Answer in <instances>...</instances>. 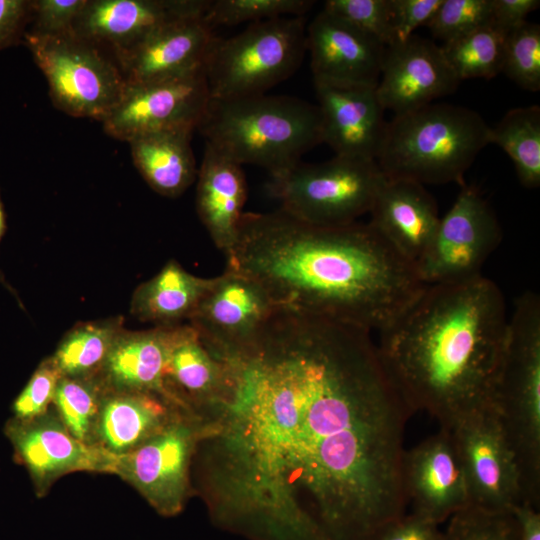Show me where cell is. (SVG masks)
<instances>
[{
    "mask_svg": "<svg viewBox=\"0 0 540 540\" xmlns=\"http://www.w3.org/2000/svg\"><path fill=\"white\" fill-rule=\"evenodd\" d=\"M506 35L490 24L440 46L459 81L491 79L502 72Z\"/></svg>",
    "mask_w": 540,
    "mask_h": 540,
    "instance_id": "31",
    "label": "cell"
},
{
    "mask_svg": "<svg viewBox=\"0 0 540 540\" xmlns=\"http://www.w3.org/2000/svg\"><path fill=\"white\" fill-rule=\"evenodd\" d=\"M447 429L463 467L471 506L511 512L523 502L516 458L494 405L462 417Z\"/></svg>",
    "mask_w": 540,
    "mask_h": 540,
    "instance_id": "12",
    "label": "cell"
},
{
    "mask_svg": "<svg viewBox=\"0 0 540 540\" xmlns=\"http://www.w3.org/2000/svg\"><path fill=\"white\" fill-rule=\"evenodd\" d=\"M226 269L276 307L378 332L424 290L415 265L370 225L318 226L282 210L244 213Z\"/></svg>",
    "mask_w": 540,
    "mask_h": 540,
    "instance_id": "2",
    "label": "cell"
},
{
    "mask_svg": "<svg viewBox=\"0 0 540 540\" xmlns=\"http://www.w3.org/2000/svg\"><path fill=\"white\" fill-rule=\"evenodd\" d=\"M518 540H540V512L535 506L522 502L511 510Z\"/></svg>",
    "mask_w": 540,
    "mask_h": 540,
    "instance_id": "44",
    "label": "cell"
},
{
    "mask_svg": "<svg viewBox=\"0 0 540 540\" xmlns=\"http://www.w3.org/2000/svg\"><path fill=\"white\" fill-rule=\"evenodd\" d=\"M502 72L524 90H540V26L524 22L506 35Z\"/></svg>",
    "mask_w": 540,
    "mask_h": 540,
    "instance_id": "34",
    "label": "cell"
},
{
    "mask_svg": "<svg viewBox=\"0 0 540 540\" xmlns=\"http://www.w3.org/2000/svg\"><path fill=\"white\" fill-rule=\"evenodd\" d=\"M459 83L441 46L414 34L386 46L376 93L384 110L400 115L453 93Z\"/></svg>",
    "mask_w": 540,
    "mask_h": 540,
    "instance_id": "17",
    "label": "cell"
},
{
    "mask_svg": "<svg viewBox=\"0 0 540 540\" xmlns=\"http://www.w3.org/2000/svg\"><path fill=\"white\" fill-rule=\"evenodd\" d=\"M30 17V1L0 0V50L24 39Z\"/></svg>",
    "mask_w": 540,
    "mask_h": 540,
    "instance_id": "42",
    "label": "cell"
},
{
    "mask_svg": "<svg viewBox=\"0 0 540 540\" xmlns=\"http://www.w3.org/2000/svg\"><path fill=\"white\" fill-rule=\"evenodd\" d=\"M203 428L200 416L182 411L139 447L114 458L111 473L131 484L160 515L176 516L193 495L191 467Z\"/></svg>",
    "mask_w": 540,
    "mask_h": 540,
    "instance_id": "10",
    "label": "cell"
},
{
    "mask_svg": "<svg viewBox=\"0 0 540 540\" xmlns=\"http://www.w3.org/2000/svg\"><path fill=\"white\" fill-rule=\"evenodd\" d=\"M106 389L99 375L62 377L53 399L54 409L67 430L91 447H94L95 424Z\"/></svg>",
    "mask_w": 540,
    "mask_h": 540,
    "instance_id": "32",
    "label": "cell"
},
{
    "mask_svg": "<svg viewBox=\"0 0 540 540\" xmlns=\"http://www.w3.org/2000/svg\"><path fill=\"white\" fill-rule=\"evenodd\" d=\"M206 143L239 165L284 171L323 143L317 104L285 95L211 99L197 129Z\"/></svg>",
    "mask_w": 540,
    "mask_h": 540,
    "instance_id": "4",
    "label": "cell"
},
{
    "mask_svg": "<svg viewBox=\"0 0 540 540\" xmlns=\"http://www.w3.org/2000/svg\"><path fill=\"white\" fill-rule=\"evenodd\" d=\"M193 132L165 130L144 134L128 142L135 167L155 192L177 197L197 178L191 147Z\"/></svg>",
    "mask_w": 540,
    "mask_h": 540,
    "instance_id": "27",
    "label": "cell"
},
{
    "mask_svg": "<svg viewBox=\"0 0 540 540\" xmlns=\"http://www.w3.org/2000/svg\"><path fill=\"white\" fill-rule=\"evenodd\" d=\"M309 0H210L204 19L214 29L280 17H303L314 5Z\"/></svg>",
    "mask_w": 540,
    "mask_h": 540,
    "instance_id": "33",
    "label": "cell"
},
{
    "mask_svg": "<svg viewBox=\"0 0 540 540\" xmlns=\"http://www.w3.org/2000/svg\"><path fill=\"white\" fill-rule=\"evenodd\" d=\"M439 525L411 512L382 528L370 540H439Z\"/></svg>",
    "mask_w": 540,
    "mask_h": 540,
    "instance_id": "41",
    "label": "cell"
},
{
    "mask_svg": "<svg viewBox=\"0 0 540 540\" xmlns=\"http://www.w3.org/2000/svg\"><path fill=\"white\" fill-rule=\"evenodd\" d=\"M395 42L415 34L421 26H427L442 0H390Z\"/></svg>",
    "mask_w": 540,
    "mask_h": 540,
    "instance_id": "40",
    "label": "cell"
},
{
    "mask_svg": "<svg viewBox=\"0 0 540 540\" xmlns=\"http://www.w3.org/2000/svg\"><path fill=\"white\" fill-rule=\"evenodd\" d=\"M369 225L402 257L416 264L439 223L437 203L424 185L387 179L369 211Z\"/></svg>",
    "mask_w": 540,
    "mask_h": 540,
    "instance_id": "22",
    "label": "cell"
},
{
    "mask_svg": "<svg viewBox=\"0 0 540 540\" xmlns=\"http://www.w3.org/2000/svg\"><path fill=\"white\" fill-rule=\"evenodd\" d=\"M508 317L499 287L482 275L429 285L379 331V358L412 411L440 427L494 405Z\"/></svg>",
    "mask_w": 540,
    "mask_h": 540,
    "instance_id": "3",
    "label": "cell"
},
{
    "mask_svg": "<svg viewBox=\"0 0 540 540\" xmlns=\"http://www.w3.org/2000/svg\"><path fill=\"white\" fill-rule=\"evenodd\" d=\"M322 139L338 156L376 160L387 121L376 87L314 81Z\"/></svg>",
    "mask_w": 540,
    "mask_h": 540,
    "instance_id": "20",
    "label": "cell"
},
{
    "mask_svg": "<svg viewBox=\"0 0 540 540\" xmlns=\"http://www.w3.org/2000/svg\"><path fill=\"white\" fill-rule=\"evenodd\" d=\"M209 4L210 0H86L72 30L115 58L166 25L204 16Z\"/></svg>",
    "mask_w": 540,
    "mask_h": 540,
    "instance_id": "16",
    "label": "cell"
},
{
    "mask_svg": "<svg viewBox=\"0 0 540 540\" xmlns=\"http://www.w3.org/2000/svg\"><path fill=\"white\" fill-rule=\"evenodd\" d=\"M246 199L247 183L241 165L206 143L197 172V213L223 253L235 243Z\"/></svg>",
    "mask_w": 540,
    "mask_h": 540,
    "instance_id": "25",
    "label": "cell"
},
{
    "mask_svg": "<svg viewBox=\"0 0 540 540\" xmlns=\"http://www.w3.org/2000/svg\"><path fill=\"white\" fill-rule=\"evenodd\" d=\"M403 486L412 512L438 524L470 505L466 477L447 428L405 450Z\"/></svg>",
    "mask_w": 540,
    "mask_h": 540,
    "instance_id": "18",
    "label": "cell"
},
{
    "mask_svg": "<svg viewBox=\"0 0 540 540\" xmlns=\"http://www.w3.org/2000/svg\"><path fill=\"white\" fill-rule=\"evenodd\" d=\"M175 326L123 330L99 373L106 387L153 393L171 401L165 389V371Z\"/></svg>",
    "mask_w": 540,
    "mask_h": 540,
    "instance_id": "26",
    "label": "cell"
},
{
    "mask_svg": "<svg viewBox=\"0 0 540 540\" xmlns=\"http://www.w3.org/2000/svg\"><path fill=\"white\" fill-rule=\"evenodd\" d=\"M306 52L304 17L254 22L232 37H217L204 63L210 98L266 94L297 71Z\"/></svg>",
    "mask_w": 540,
    "mask_h": 540,
    "instance_id": "7",
    "label": "cell"
},
{
    "mask_svg": "<svg viewBox=\"0 0 540 540\" xmlns=\"http://www.w3.org/2000/svg\"><path fill=\"white\" fill-rule=\"evenodd\" d=\"M86 0H32L26 33L55 36L73 31V23Z\"/></svg>",
    "mask_w": 540,
    "mask_h": 540,
    "instance_id": "39",
    "label": "cell"
},
{
    "mask_svg": "<svg viewBox=\"0 0 540 540\" xmlns=\"http://www.w3.org/2000/svg\"><path fill=\"white\" fill-rule=\"evenodd\" d=\"M62 374L52 358L43 360L12 403V418L30 420L47 412Z\"/></svg>",
    "mask_w": 540,
    "mask_h": 540,
    "instance_id": "38",
    "label": "cell"
},
{
    "mask_svg": "<svg viewBox=\"0 0 540 540\" xmlns=\"http://www.w3.org/2000/svg\"><path fill=\"white\" fill-rule=\"evenodd\" d=\"M385 180L376 160L335 155L319 163L300 161L270 175L267 190L280 210L301 221L342 226L369 213Z\"/></svg>",
    "mask_w": 540,
    "mask_h": 540,
    "instance_id": "8",
    "label": "cell"
},
{
    "mask_svg": "<svg viewBox=\"0 0 540 540\" xmlns=\"http://www.w3.org/2000/svg\"><path fill=\"white\" fill-rule=\"evenodd\" d=\"M439 540H518L511 512H489L475 506L448 519Z\"/></svg>",
    "mask_w": 540,
    "mask_h": 540,
    "instance_id": "35",
    "label": "cell"
},
{
    "mask_svg": "<svg viewBox=\"0 0 540 540\" xmlns=\"http://www.w3.org/2000/svg\"><path fill=\"white\" fill-rule=\"evenodd\" d=\"M227 369L190 325H176L165 371V389L178 407L202 416L223 397Z\"/></svg>",
    "mask_w": 540,
    "mask_h": 540,
    "instance_id": "24",
    "label": "cell"
},
{
    "mask_svg": "<svg viewBox=\"0 0 540 540\" xmlns=\"http://www.w3.org/2000/svg\"><path fill=\"white\" fill-rule=\"evenodd\" d=\"M494 406L520 472L523 502L540 508V299L525 292L508 318Z\"/></svg>",
    "mask_w": 540,
    "mask_h": 540,
    "instance_id": "6",
    "label": "cell"
},
{
    "mask_svg": "<svg viewBox=\"0 0 540 540\" xmlns=\"http://www.w3.org/2000/svg\"><path fill=\"white\" fill-rule=\"evenodd\" d=\"M492 24V0H442L426 26L443 43Z\"/></svg>",
    "mask_w": 540,
    "mask_h": 540,
    "instance_id": "36",
    "label": "cell"
},
{
    "mask_svg": "<svg viewBox=\"0 0 540 540\" xmlns=\"http://www.w3.org/2000/svg\"><path fill=\"white\" fill-rule=\"evenodd\" d=\"M324 10L374 36L385 46L395 42L390 0H328Z\"/></svg>",
    "mask_w": 540,
    "mask_h": 540,
    "instance_id": "37",
    "label": "cell"
},
{
    "mask_svg": "<svg viewBox=\"0 0 540 540\" xmlns=\"http://www.w3.org/2000/svg\"><path fill=\"white\" fill-rule=\"evenodd\" d=\"M5 231H6V215H5V211H4V205H3V202L1 200V195H0V242H1V239L3 238L4 234H5ZM0 283L6 287L17 299H18V296L16 294V292L13 290V288L6 282L3 274L1 273L0 271Z\"/></svg>",
    "mask_w": 540,
    "mask_h": 540,
    "instance_id": "45",
    "label": "cell"
},
{
    "mask_svg": "<svg viewBox=\"0 0 540 540\" xmlns=\"http://www.w3.org/2000/svg\"><path fill=\"white\" fill-rule=\"evenodd\" d=\"M276 306L256 281L225 269L199 302L190 325L219 360L237 357L257 341Z\"/></svg>",
    "mask_w": 540,
    "mask_h": 540,
    "instance_id": "14",
    "label": "cell"
},
{
    "mask_svg": "<svg viewBox=\"0 0 540 540\" xmlns=\"http://www.w3.org/2000/svg\"><path fill=\"white\" fill-rule=\"evenodd\" d=\"M202 416L192 493L247 540H370L406 514L404 430L413 414L370 332L276 307L223 361Z\"/></svg>",
    "mask_w": 540,
    "mask_h": 540,
    "instance_id": "1",
    "label": "cell"
},
{
    "mask_svg": "<svg viewBox=\"0 0 540 540\" xmlns=\"http://www.w3.org/2000/svg\"><path fill=\"white\" fill-rule=\"evenodd\" d=\"M216 38L204 16L186 18L162 27L114 59L126 84L167 78L204 67Z\"/></svg>",
    "mask_w": 540,
    "mask_h": 540,
    "instance_id": "21",
    "label": "cell"
},
{
    "mask_svg": "<svg viewBox=\"0 0 540 540\" xmlns=\"http://www.w3.org/2000/svg\"><path fill=\"white\" fill-rule=\"evenodd\" d=\"M498 145L512 160L519 182L528 189L540 185V107L509 110L490 127V144Z\"/></svg>",
    "mask_w": 540,
    "mask_h": 540,
    "instance_id": "30",
    "label": "cell"
},
{
    "mask_svg": "<svg viewBox=\"0 0 540 540\" xmlns=\"http://www.w3.org/2000/svg\"><path fill=\"white\" fill-rule=\"evenodd\" d=\"M23 42L46 77L54 106L64 113L102 122L121 100L126 81L114 58L73 31L25 33Z\"/></svg>",
    "mask_w": 540,
    "mask_h": 540,
    "instance_id": "9",
    "label": "cell"
},
{
    "mask_svg": "<svg viewBox=\"0 0 540 540\" xmlns=\"http://www.w3.org/2000/svg\"><path fill=\"white\" fill-rule=\"evenodd\" d=\"M490 144V126L476 111L431 103L387 122L376 162L387 179L458 183Z\"/></svg>",
    "mask_w": 540,
    "mask_h": 540,
    "instance_id": "5",
    "label": "cell"
},
{
    "mask_svg": "<svg viewBox=\"0 0 540 540\" xmlns=\"http://www.w3.org/2000/svg\"><path fill=\"white\" fill-rule=\"evenodd\" d=\"M313 81L376 87L386 46L322 10L306 27Z\"/></svg>",
    "mask_w": 540,
    "mask_h": 540,
    "instance_id": "19",
    "label": "cell"
},
{
    "mask_svg": "<svg viewBox=\"0 0 540 540\" xmlns=\"http://www.w3.org/2000/svg\"><path fill=\"white\" fill-rule=\"evenodd\" d=\"M15 456L23 464L38 496L52 484L75 471L112 472L114 458L76 439L55 409L30 420L10 418L4 425Z\"/></svg>",
    "mask_w": 540,
    "mask_h": 540,
    "instance_id": "15",
    "label": "cell"
},
{
    "mask_svg": "<svg viewBox=\"0 0 540 540\" xmlns=\"http://www.w3.org/2000/svg\"><path fill=\"white\" fill-rule=\"evenodd\" d=\"M213 282L214 277L193 275L171 260L137 287L132 296L131 313L140 321L156 326L179 325L182 320L190 319Z\"/></svg>",
    "mask_w": 540,
    "mask_h": 540,
    "instance_id": "28",
    "label": "cell"
},
{
    "mask_svg": "<svg viewBox=\"0 0 540 540\" xmlns=\"http://www.w3.org/2000/svg\"><path fill=\"white\" fill-rule=\"evenodd\" d=\"M539 6V0H492V25L507 34Z\"/></svg>",
    "mask_w": 540,
    "mask_h": 540,
    "instance_id": "43",
    "label": "cell"
},
{
    "mask_svg": "<svg viewBox=\"0 0 540 540\" xmlns=\"http://www.w3.org/2000/svg\"><path fill=\"white\" fill-rule=\"evenodd\" d=\"M184 410L145 392L107 388L98 412L93 446L116 458L139 447Z\"/></svg>",
    "mask_w": 540,
    "mask_h": 540,
    "instance_id": "23",
    "label": "cell"
},
{
    "mask_svg": "<svg viewBox=\"0 0 540 540\" xmlns=\"http://www.w3.org/2000/svg\"><path fill=\"white\" fill-rule=\"evenodd\" d=\"M122 324V318H110L74 326L51 357L62 376L99 375L116 338L124 330Z\"/></svg>",
    "mask_w": 540,
    "mask_h": 540,
    "instance_id": "29",
    "label": "cell"
},
{
    "mask_svg": "<svg viewBox=\"0 0 540 540\" xmlns=\"http://www.w3.org/2000/svg\"><path fill=\"white\" fill-rule=\"evenodd\" d=\"M502 239V230L487 200L474 186L462 185L440 218L429 246L415 264L426 285L472 280Z\"/></svg>",
    "mask_w": 540,
    "mask_h": 540,
    "instance_id": "11",
    "label": "cell"
},
{
    "mask_svg": "<svg viewBox=\"0 0 540 540\" xmlns=\"http://www.w3.org/2000/svg\"><path fill=\"white\" fill-rule=\"evenodd\" d=\"M210 100L204 67L146 82L126 84L121 100L101 122L117 140L165 130L195 131Z\"/></svg>",
    "mask_w": 540,
    "mask_h": 540,
    "instance_id": "13",
    "label": "cell"
}]
</instances>
